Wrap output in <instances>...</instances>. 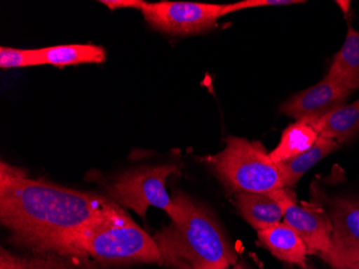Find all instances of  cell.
Wrapping results in <instances>:
<instances>
[{
  "label": "cell",
  "mask_w": 359,
  "mask_h": 269,
  "mask_svg": "<svg viewBox=\"0 0 359 269\" xmlns=\"http://www.w3.org/2000/svg\"><path fill=\"white\" fill-rule=\"evenodd\" d=\"M107 196L28 177L1 162L0 222L14 244L32 252L81 258L76 242L93 222L118 207Z\"/></svg>",
  "instance_id": "1"
},
{
  "label": "cell",
  "mask_w": 359,
  "mask_h": 269,
  "mask_svg": "<svg viewBox=\"0 0 359 269\" xmlns=\"http://www.w3.org/2000/svg\"><path fill=\"white\" fill-rule=\"evenodd\" d=\"M173 200L182 220L153 236L165 265L173 269H227L235 264L237 254L213 214L183 192H177Z\"/></svg>",
  "instance_id": "2"
},
{
  "label": "cell",
  "mask_w": 359,
  "mask_h": 269,
  "mask_svg": "<svg viewBox=\"0 0 359 269\" xmlns=\"http://www.w3.org/2000/svg\"><path fill=\"white\" fill-rule=\"evenodd\" d=\"M81 258L100 267L116 265H165L154 238L121 206L93 222L76 242Z\"/></svg>",
  "instance_id": "3"
},
{
  "label": "cell",
  "mask_w": 359,
  "mask_h": 269,
  "mask_svg": "<svg viewBox=\"0 0 359 269\" xmlns=\"http://www.w3.org/2000/svg\"><path fill=\"white\" fill-rule=\"evenodd\" d=\"M208 162L224 187L233 193H268L285 189L278 164L259 141L228 137L224 150Z\"/></svg>",
  "instance_id": "4"
},
{
  "label": "cell",
  "mask_w": 359,
  "mask_h": 269,
  "mask_svg": "<svg viewBox=\"0 0 359 269\" xmlns=\"http://www.w3.org/2000/svg\"><path fill=\"white\" fill-rule=\"evenodd\" d=\"M179 171L177 165L143 166L123 171L107 187V197L122 208L147 218L149 207L164 210L171 222L179 223L182 212L166 190L169 176Z\"/></svg>",
  "instance_id": "5"
},
{
  "label": "cell",
  "mask_w": 359,
  "mask_h": 269,
  "mask_svg": "<svg viewBox=\"0 0 359 269\" xmlns=\"http://www.w3.org/2000/svg\"><path fill=\"white\" fill-rule=\"evenodd\" d=\"M225 5L159 1L147 3L141 10L149 25L170 35L189 36L207 32L223 16Z\"/></svg>",
  "instance_id": "6"
},
{
  "label": "cell",
  "mask_w": 359,
  "mask_h": 269,
  "mask_svg": "<svg viewBox=\"0 0 359 269\" xmlns=\"http://www.w3.org/2000/svg\"><path fill=\"white\" fill-rule=\"evenodd\" d=\"M283 208V222L299 235L309 254L322 258L332 242V223L330 214L316 204H297L290 189L276 190Z\"/></svg>",
  "instance_id": "7"
},
{
  "label": "cell",
  "mask_w": 359,
  "mask_h": 269,
  "mask_svg": "<svg viewBox=\"0 0 359 269\" xmlns=\"http://www.w3.org/2000/svg\"><path fill=\"white\" fill-rule=\"evenodd\" d=\"M330 216L332 242L330 251L320 258L332 268L352 269L359 263V198H334Z\"/></svg>",
  "instance_id": "8"
},
{
  "label": "cell",
  "mask_w": 359,
  "mask_h": 269,
  "mask_svg": "<svg viewBox=\"0 0 359 269\" xmlns=\"http://www.w3.org/2000/svg\"><path fill=\"white\" fill-rule=\"evenodd\" d=\"M346 88L325 77L322 81L294 95L280 107V112L296 120L313 121L342 106L350 95Z\"/></svg>",
  "instance_id": "9"
},
{
  "label": "cell",
  "mask_w": 359,
  "mask_h": 269,
  "mask_svg": "<svg viewBox=\"0 0 359 269\" xmlns=\"http://www.w3.org/2000/svg\"><path fill=\"white\" fill-rule=\"evenodd\" d=\"M235 205L240 216L257 232L283 222V208L276 190L268 193L236 194Z\"/></svg>",
  "instance_id": "10"
},
{
  "label": "cell",
  "mask_w": 359,
  "mask_h": 269,
  "mask_svg": "<svg viewBox=\"0 0 359 269\" xmlns=\"http://www.w3.org/2000/svg\"><path fill=\"white\" fill-rule=\"evenodd\" d=\"M258 240L276 258L306 268L308 248L299 235L285 222L258 230Z\"/></svg>",
  "instance_id": "11"
},
{
  "label": "cell",
  "mask_w": 359,
  "mask_h": 269,
  "mask_svg": "<svg viewBox=\"0 0 359 269\" xmlns=\"http://www.w3.org/2000/svg\"><path fill=\"white\" fill-rule=\"evenodd\" d=\"M306 122L313 126L318 136L332 139L341 145L359 133V99L353 104L337 107L320 119Z\"/></svg>",
  "instance_id": "12"
},
{
  "label": "cell",
  "mask_w": 359,
  "mask_h": 269,
  "mask_svg": "<svg viewBox=\"0 0 359 269\" xmlns=\"http://www.w3.org/2000/svg\"><path fill=\"white\" fill-rule=\"evenodd\" d=\"M326 78L350 93L359 88V32L351 24L346 41L334 56Z\"/></svg>",
  "instance_id": "13"
},
{
  "label": "cell",
  "mask_w": 359,
  "mask_h": 269,
  "mask_svg": "<svg viewBox=\"0 0 359 269\" xmlns=\"http://www.w3.org/2000/svg\"><path fill=\"white\" fill-rule=\"evenodd\" d=\"M93 269L94 267L74 258L57 254L32 252L18 254L7 249L0 250V269Z\"/></svg>",
  "instance_id": "14"
},
{
  "label": "cell",
  "mask_w": 359,
  "mask_h": 269,
  "mask_svg": "<svg viewBox=\"0 0 359 269\" xmlns=\"http://www.w3.org/2000/svg\"><path fill=\"white\" fill-rule=\"evenodd\" d=\"M39 50L41 65L64 67L81 64H102L107 52L102 46L95 44H64L46 46Z\"/></svg>",
  "instance_id": "15"
},
{
  "label": "cell",
  "mask_w": 359,
  "mask_h": 269,
  "mask_svg": "<svg viewBox=\"0 0 359 269\" xmlns=\"http://www.w3.org/2000/svg\"><path fill=\"white\" fill-rule=\"evenodd\" d=\"M339 147L340 145L336 141L320 136L313 147H310L306 152L294 159L278 163V167L283 176L284 188L292 189L295 187L306 171H310L314 165L328 157L330 153L334 152Z\"/></svg>",
  "instance_id": "16"
},
{
  "label": "cell",
  "mask_w": 359,
  "mask_h": 269,
  "mask_svg": "<svg viewBox=\"0 0 359 269\" xmlns=\"http://www.w3.org/2000/svg\"><path fill=\"white\" fill-rule=\"evenodd\" d=\"M318 137V133L310 123L306 120L297 121L284 129L281 140L278 147L269 153L270 157L276 164L294 159L313 147Z\"/></svg>",
  "instance_id": "17"
},
{
  "label": "cell",
  "mask_w": 359,
  "mask_h": 269,
  "mask_svg": "<svg viewBox=\"0 0 359 269\" xmlns=\"http://www.w3.org/2000/svg\"><path fill=\"white\" fill-rule=\"evenodd\" d=\"M41 65L38 48H0V67L3 70Z\"/></svg>",
  "instance_id": "18"
},
{
  "label": "cell",
  "mask_w": 359,
  "mask_h": 269,
  "mask_svg": "<svg viewBox=\"0 0 359 269\" xmlns=\"http://www.w3.org/2000/svg\"><path fill=\"white\" fill-rule=\"evenodd\" d=\"M304 3H306V1H300V0H243V1H239V3L225 5L223 16L228 13H233V12L250 9V8L269 7V6L274 7V6L297 5V4Z\"/></svg>",
  "instance_id": "19"
},
{
  "label": "cell",
  "mask_w": 359,
  "mask_h": 269,
  "mask_svg": "<svg viewBox=\"0 0 359 269\" xmlns=\"http://www.w3.org/2000/svg\"><path fill=\"white\" fill-rule=\"evenodd\" d=\"M100 3L107 6L111 10L134 8V9H139L140 11L147 5V1H143V0H102Z\"/></svg>",
  "instance_id": "20"
},
{
  "label": "cell",
  "mask_w": 359,
  "mask_h": 269,
  "mask_svg": "<svg viewBox=\"0 0 359 269\" xmlns=\"http://www.w3.org/2000/svg\"><path fill=\"white\" fill-rule=\"evenodd\" d=\"M231 269H245V268H244V267L242 266L241 264H238V265H236L235 267H233V268H231Z\"/></svg>",
  "instance_id": "21"
},
{
  "label": "cell",
  "mask_w": 359,
  "mask_h": 269,
  "mask_svg": "<svg viewBox=\"0 0 359 269\" xmlns=\"http://www.w3.org/2000/svg\"><path fill=\"white\" fill-rule=\"evenodd\" d=\"M352 269H359V263H357V264L355 265V266L353 267Z\"/></svg>",
  "instance_id": "22"
},
{
  "label": "cell",
  "mask_w": 359,
  "mask_h": 269,
  "mask_svg": "<svg viewBox=\"0 0 359 269\" xmlns=\"http://www.w3.org/2000/svg\"><path fill=\"white\" fill-rule=\"evenodd\" d=\"M304 269H316V268H313V267H306V268Z\"/></svg>",
  "instance_id": "23"
}]
</instances>
